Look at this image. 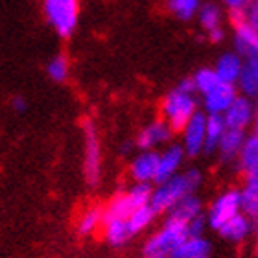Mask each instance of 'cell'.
<instances>
[{"instance_id":"12","label":"cell","mask_w":258,"mask_h":258,"mask_svg":"<svg viewBox=\"0 0 258 258\" xmlns=\"http://www.w3.org/2000/svg\"><path fill=\"white\" fill-rule=\"evenodd\" d=\"M159 157L161 153L155 150H142L135 157L129 166V173L135 183H155L159 172Z\"/></svg>"},{"instance_id":"20","label":"cell","mask_w":258,"mask_h":258,"mask_svg":"<svg viewBox=\"0 0 258 258\" xmlns=\"http://www.w3.org/2000/svg\"><path fill=\"white\" fill-rule=\"evenodd\" d=\"M103 232H105V240L114 247L127 243L129 238L133 236L125 218H103Z\"/></svg>"},{"instance_id":"23","label":"cell","mask_w":258,"mask_h":258,"mask_svg":"<svg viewBox=\"0 0 258 258\" xmlns=\"http://www.w3.org/2000/svg\"><path fill=\"white\" fill-rule=\"evenodd\" d=\"M201 214H205L203 201H201L196 194L186 196L184 199H181V201L168 212L170 218H175V220L184 221V223H190L194 218H198V216H201Z\"/></svg>"},{"instance_id":"9","label":"cell","mask_w":258,"mask_h":258,"mask_svg":"<svg viewBox=\"0 0 258 258\" xmlns=\"http://www.w3.org/2000/svg\"><path fill=\"white\" fill-rule=\"evenodd\" d=\"M225 124L229 129H238V131H245L251 125H254L256 120V105L251 98L238 94V98L232 102V105L227 109V113L223 114Z\"/></svg>"},{"instance_id":"16","label":"cell","mask_w":258,"mask_h":258,"mask_svg":"<svg viewBox=\"0 0 258 258\" xmlns=\"http://www.w3.org/2000/svg\"><path fill=\"white\" fill-rule=\"evenodd\" d=\"M234 48L243 59L258 57V30L243 22L240 26H234Z\"/></svg>"},{"instance_id":"1","label":"cell","mask_w":258,"mask_h":258,"mask_svg":"<svg viewBox=\"0 0 258 258\" xmlns=\"http://www.w3.org/2000/svg\"><path fill=\"white\" fill-rule=\"evenodd\" d=\"M203 184V173L198 168H190L184 172H179L177 175L157 183L151 196V207L157 210V214H164L184 199L186 196L196 194Z\"/></svg>"},{"instance_id":"27","label":"cell","mask_w":258,"mask_h":258,"mask_svg":"<svg viewBox=\"0 0 258 258\" xmlns=\"http://www.w3.org/2000/svg\"><path fill=\"white\" fill-rule=\"evenodd\" d=\"M133 210H137V207H135V203L131 201L129 194L127 192L118 194V196L109 203L107 210L103 212V218H125V220H127Z\"/></svg>"},{"instance_id":"33","label":"cell","mask_w":258,"mask_h":258,"mask_svg":"<svg viewBox=\"0 0 258 258\" xmlns=\"http://www.w3.org/2000/svg\"><path fill=\"white\" fill-rule=\"evenodd\" d=\"M220 2L229 11H236V10H245L251 0H220Z\"/></svg>"},{"instance_id":"5","label":"cell","mask_w":258,"mask_h":258,"mask_svg":"<svg viewBox=\"0 0 258 258\" xmlns=\"http://www.w3.org/2000/svg\"><path fill=\"white\" fill-rule=\"evenodd\" d=\"M43 10L48 22L61 37H69L76 30L80 0H43Z\"/></svg>"},{"instance_id":"3","label":"cell","mask_w":258,"mask_h":258,"mask_svg":"<svg viewBox=\"0 0 258 258\" xmlns=\"http://www.w3.org/2000/svg\"><path fill=\"white\" fill-rule=\"evenodd\" d=\"M199 111V100L194 92L183 91L181 87H175L168 92L161 105L162 118L172 125L175 133H181V129L188 124L190 118Z\"/></svg>"},{"instance_id":"18","label":"cell","mask_w":258,"mask_h":258,"mask_svg":"<svg viewBox=\"0 0 258 258\" xmlns=\"http://www.w3.org/2000/svg\"><path fill=\"white\" fill-rule=\"evenodd\" d=\"M225 118L221 114H207V140H205V155H216L221 140L227 133Z\"/></svg>"},{"instance_id":"30","label":"cell","mask_w":258,"mask_h":258,"mask_svg":"<svg viewBox=\"0 0 258 258\" xmlns=\"http://www.w3.org/2000/svg\"><path fill=\"white\" fill-rule=\"evenodd\" d=\"M48 76L54 81H63L69 76V61L63 55H55L54 59L48 63Z\"/></svg>"},{"instance_id":"4","label":"cell","mask_w":258,"mask_h":258,"mask_svg":"<svg viewBox=\"0 0 258 258\" xmlns=\"http://www.w3.org/2000/svg\"><path fill=\"white\" fill-rule=\"evenodd\" d=\"M240 212H242V192L236 186H231L212 199L209 209L205 210V216H207L210 229L218 232L227 221Z\"/></svg>"},{"instance_id":"32","label":"cell","mask_w":258,"mask_h":258,"mask_svg":"<svg viewBox=\"0 0 258 258\" xmlns=\"http://www.w3.org/2000/svg\"><path fill=\"white\" fill-rule=\"evenodd\" d=\"M245 22L254 30H258V0H251L245 8Z\"/></svg>"},{"instance_id":"34","label":"cell","mask_w":258,"mask_h":258,"mask_svg":"<svg viewBox=\"0 0 258 258\" xmlns=\"http://www.w3.org/2000/svg\"><path fill=\"white\" fill-rule=\"evenodd\" d=\"M207 35H209V41H210V43L218 44V43H221V41L225 39V30H223V26H221V28H216V30L209 32Z\"/></svg>"},{"instance_id":"35","label":"cell","mask_w":258,"mask_h":258,"mask_svg":"<svg viewBox=\"0 0 258 258\" xmlns=\"http://www.w3.org/2000/svg\"><path fill=\"white\" fill-rule=\"evenodd\" d=\"M11 105H13V109H15V111H19V113H22V111L26 109V103L22 102V98H15V100L11 102Z\"/></svg>"},{"instance_id":"17","label":"cell","mask_w":258,"mask_h":258,"mask_svg":"<svg viewBox=\"0 0 258 258\" xmlns=\"http://www.w3.org/2000/svg\"><path fill=\"white\" fill-rule=\"evenodd\" d=\"M238 92L243 96L256 100L258 98V57H247L243 61L240 80L236 83Z\"/></svg>"},{"instance_id":"8","label":"cell","mask_w":258,"mask_h":258,"mask_svg":"<svg viewBox=\"0 0 258 258\" xmlns=\"http://www.w3.org/2000/svg\"><path fill=\"white\" fill-rule=\"evenodd\" d=\"M238 87L232 85V83H225V81H220L218 85L209 91L207 94H203V100H201V105H203V111L207 114H223L227 113V109L231 107L232 102L238 98Z\"/></svg>"},{"instance_id":"11","label":"cell","mask_w":258,"mask_h":258,"mask_svg":"<svg viewBox=\"0 0 258 258\" xmlns=\"http://www.w3.org/2000/svg\"><path fill=\"white\" fill-rule=\"evenodd\" d=\"M186 159V151H184L183 144L181 142H170V144L161 151V157H159V172H157V183H162L166 179L173 177L181 172L183 168V162Z\"/></svg>"},{"instance_id":"37","label":"cell","mask_w":258,"mask_h":258,"mask_svg":"<svg viewBox=\"0 0 258 258\" xmlns=\"http://www.w3.org/2000/svg\"><path fill=\"white\" fill-rule=\"evenodd\" d=\"M254 232H256V234H258V218H256V220H254Z\"/></svg>"},{"instance_id":"14","label":"cell","mask_w":258,"mask_h":258,"mask_svg":"<svg viewBox=\"0 0 258 258\" xmlns=\"http://www.w3.org/2000/svg\"><path fill=\"white\" fill-rule=\"evenodd\" d=\"M247 139L245 131H238V129H227L225 137L221 140L220 148L216 151V155L220 159L221 164H232L238 161L240 151L243 148V142Z\"/></svg>"},{"instance_id":"15","label":"cell","mask_w":258,"mask_h":258,"mask_svg":"<svg viewBox=\"0 0 258 258\" xmlns=\"http://www.w3.org/2000/svg\"><path fill=\"white\" fill-rule=\"evenodd\" d=\"M243 61L245 59L238 54L236 50H234V52H225V54L220 55V59L216 61V64H214L216 74H218V78H220L221 81L236 85L238 80H240V74H242Z\"/></svg>"},{"instance_id":"31","label":"cell","mask_w":258,"mask_h":258,"mask_svg":"<svg viewBox=\"0 0 258 258\" xmlns=\"http://www.w3.org/2000/svg\"><path fill=\"white\" fill-rule=\"evenodd\" d=\"M209 221H207V216L201 214L198 218H194L188 223V232L194 234V236H205V232L209 231Z\"/></svg>"},{"instance_id":"7","label":"cell","mask_w":258,"mask_h":258,"mask_svg":"<svg viewBox=\"0 0 258 258\" xmlns=\"http://www.w3.org/2000/svg\"><path fill=\"white\" fill-rule=\"evenodd\" d=\"M85 179L91 186H96L100 181V172H102V150H100V139H98L96 127L92 122H87L85 129Z\"/></svg>"},{"instance_id":"10","label":"cell","mask_w":258,"mask_h":258,"mask_svg":"<svg viewBox=\"0 0 258 258\" xmlns=\"http://www.w3.org/2000/svg\"><path fill=\"white\" fill-rule=\"evenodd\" d=\"M173 133L175 131L164 118L153 120L144 129H140V133L137 135V146L140 150H157L159 146L170 144Z\"/></svg>"},{"instance_id":"21","label":"cell","mask_w":258,"mask_h":258,"mask_svg":"<svg viewBox=\"0 0 258 258\" xmlns=\"http://www.w3.org/2000/svg\"><path fill=\"white\" fill-rule=\"evenodd\" d=\"M210 251H212V245H210V242L207 238L188 234L175 247V251L172 253V258H198V256H205V254H210Z\"/></svg>"},{"instance_id":"29","label":"cell","mask_w":258,"mask_h":258,"mask_svg":"<svg viewBox=\"0 0 258 258\" xmlns=\"http://www.w3.org/2000/svg\"><path fill=\"white\" fill-rule=\"evenodd\" d=\"M100 225H103V212L98 209L89 210L80 221V232L81 234H91L94 232Z\"/></svg>"},{"instance_id":"19","label":"cell","mask_w":258,"mask_h":258,"mask_svg":"<svg viewBox=\"0 0 258 258\" xmlns=\"http://www.w3.org/2000/svg\"><path fill=\"white\" fill-rule=\"evenodd\" d=\"M242 212L251 216L253 220L258 218V170L245 173L242 188Z\"/></svg>"},{"instance_id":"36","label":"cell","mask_w":258,"mask_h":258,"mask_svg":"<svg viewBox=\"0 0 258 258\" xmlns=\"http://www.w3.org/2000/svg\"><path fill=\"white\" fill-rule=\"evenodd\" d=\"M254 131H258V105H256V120H254Z\"/></svg>"},{"instance_id":"13","label":"cell","mask_w":258,"mask_h":258,"mask_svg":"<svg viewBox=\"0 0 258 258\" xmlns=\"http://www.w3.org/2000/svg\"><path fill=\"white\" fill-rule=\"evenodd\" d=\"M253 232H254V220L251 216L245 214V212H240V214H236L234 218H231V220L227 221L225 225L218 231V234H220V238L227 240V242L242 243Z\"/></svg>"},{"instance_id":"6","label":"cell","mask_w":258,"mask_h":258,"mask_svg":"<svg viewBox=\"0 0 258 258\" xmlns=\"http://www.w3.org/2000/svg\"><path fill=\"white\" fill-rule=\"evenodd\" d=\"M205 140H207V113L198 111L190 122L181 129V144H183L186 157L196 159L205 155Z\"/></svg>"},{"instance_id":"22","label":"cell","mask_w":258,"mask_h":258,"mask_svg":"<svg viewBox=\"0 0 258 258\" xmlns=\"http://www.w3.org/2000/svg\"><path fill=\"white\" fill-rule=\"evenodd\" d=\"M236 166L243 175L258 170V131H254L253 135H249L245 139L240 157L236 161Z\"/></svg>"},{"instance_id":"38","label":"cell","mask_w":258,"mask_h":258,"mask_svg":"<svg viewBox=\"0 0 258 258\" xmlns=\"http://www.w3.org/2000/svg\"><path fill=\"white\" fill-rule=\"evenodd\" d=\"M258 236V234H256ZM254 258H258V240H256V249H254Z\"/></svg>"},{"instance_id":"39","label":"cell","mask_w":258,"mask_h":258,"mask_svg":"<svg viewBox=\"0 0 258 258\" xmlns=\"http://www.w3.org/2000/svg\"><path fill=\"white\" fill-rule=\"evenodd\" d=\"M198 258H210V254H205V256H198Z\"/></svg>"},{"instance_id":"25","label":"cell","mask_w":258,"mask_h":258,"mask_svg":"<svg viewBox=\"0 0 258 258\" xmlns=\"http://www.w3.org/2000/svg\"><path fill=\"white\" fill-rule=\"evenodd\" d=\"M201 0H168L166 8L175 19L179 21H192L194 17H198L199 8H201Z\"/></svg>"},{"instance_id":"2","label":"cell","mask_w":258,"mask_h":258,"mask_svg":"<svg viewBox=\"0 0 258 258\" xmlns=\"http://www.w3.org/2000/svg\"><path fill=\"white\" fill-rule=\"evenodd\" d=\"M188 234V223L168 216L161 229L146 240L142 247V258H172L175 247Z\"/></svg>"},{"instance_id":"28","label":"cell","mask_w":258,"mask_h":258,"mask_svg":"<svg viewBox=\"0 0 258 258\" xmlns=\"http://www.w3.org/2000/svg\"><path fill=\"white\" fill-rule=\"evenodd\" d=\"M194 83H196V91L203 96V94H207L209 91H212L218 83H220V78H218V74H216L214 69H210V67H203V69L196 70V74L192 76Z\"/></svg>"},{"instance_id":"24","label":"cell","mask_w":258,"mask_h":258,"mask_svg":"<svg viewBox=\"0 0 258 258\" xmlns=\"http://www.w3.org/2000/svg\"><path fill=\"white\" fill-rule=\"evenodd\" d=\"M198 21L199 26L203 28L207 33L216 30V28H221V24H223V11H221L220 4H216V2H203L201 8H199Z\"/></svg>"},{"instance_id":"26","label":"cell","mask_w":258,"mask_h":258,"mask_svg":"<svg viewBox=\"0 0 258 258\" xmlns=\"http://www.w3.org/2000/svg\"><path fill=\"white\" fill-rule=\"evenodd\" d=\"M155 216H157V210L151 207V203L144 205V207H139L137 210H133L131 216L127 218L129 229H131V232H133V236L135 234H139V232L146 231V229L153 223Z\"/></svg>"}]
</instances>
